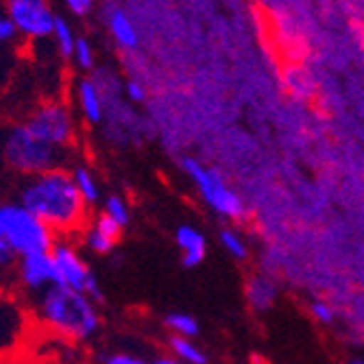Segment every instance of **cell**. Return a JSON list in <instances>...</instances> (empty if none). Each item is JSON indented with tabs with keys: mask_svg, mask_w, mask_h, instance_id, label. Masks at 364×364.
I'll return each mask as SVG.
<instances>
[{
	"mask_svg": "<svg viewBox=\"0 0 364 364\" xmlns=\"http://www.w3.org/2000/svg\"><path fill=\"white\" fill-rule=\"evenodd\" d=\"M14 198L44 220L57 238H75L90 223V208L81 198L68 166L18 179Z\"/></svg>",
	"mask_w": 364,
	"mask_h": 364,
	"instance_id": "obj_1",
	"label": "cell"
},
{
	"mask_svg": "<svg viewBox=\"0 0 364 364\" xmlns=\"http://www.w3.org/2000/svg\"><path fill=\"white\" fill-rule=\"evenodd\" d=\"M33 318L44 332L79 345L96 338L103 323L96 301L79 290L59 284L33 296Z\"/></svg>",
	"mask_w": 364,
	"mask_h": 364,
	"instance_id": "obj_2",
	"label": "cell"
},
{
	"mask_svg": "<svg viewBox=\"0 0 364 364\" xmlns=\"http://www.w3.org/2000/svg\"><path fill=\"white\" fill-rule=\"evenodd\" d=\"M65 155V151L40 140L24 122L11 124L0 136V164L18 179L63 168Z\"/></svg>",
	"mask_w": 364,
	"mask_h": 364,
	"instance_id": "obj_3",
	"label": "cell"
},
{
	"mask_svg": "<svg viewBox=\"0 0 364 364\" xmlns=\"http://www.w3.org/2000/svg\"><path fill=\"white\" fill-rule=\"evenodd\" d=\"M181 168L192 181L196 194L201 196V201L220 218L225 220H242L247 216V205L242 196L234 190L225 175L208 164H203L196 157H186L181 161Z\"/></svg>",
	"mask_w": 364,
	"mask_h": 364,
	"instance_id": "obj_4",
	"label": "cell"
},
{
	"mask_svg": "<svg viewBox=\"0 0 364 364\" xmlns=\"http://www.w3.org/2000/svg\"><path fill=\"white\" fill-rule=\"evenodd\" d=\"M3 238L18 257L50 253L57 242L55 231L16 198L3 201Z\"/></svg>",
	"mask_w": 364,
	"mask_h": 364,
	"instance_id": "obj_5",
	"label": "cell"
},
{
	"mask_svg": "<svg viewBox=\"0 0 364 364\" xmlns=\"http://www.w3.org/2000/svg\"><path fill=\"white\" fill-rule=\"evenodd\" d=\"M50 255L55 264V284L79 290L96 304L103 301V288L75 245V238H57Z\"/></svg>",
	"mask_w": 364,
	"mask_h": 364,
	"instance_id": "obj_6",
	"label": "cell"
},
{
	"mask_svg": "<svg viewBox=\"0 0 364 364\" xmlns=\"http://www.w3.org/2000/svg\"><path fill=\"white\" fill-rule=\"evenodd\" d=\"M40 140L68 153L77 140V122L70 107L61 101H48L33 109L22 120Z\"/></svg>",
	"mask_w": 364,
	"mask_h": 364,
	"instance_id": "obj_7",
	"label": "cell"
},
{
	"mask_svg": "<svg viewBox=\"0 0 364 364\" xmlns=\"http://www.w3.org/2000/svg\"><path fill=\"white\" fill-rule=\"evenodd\" d=\"M7 16L28 38L44 40L55 33L57 16L50 14L46 0H7Z\"/></svg>",
	"mask_w": 364,
	"mask_h": 364,
	"instance_id": "obj_8",
	"label": "cell"
},
{
	"mask_svg": "<svg viewBox=\"0 0 364 364\" xmlns=\"http://www.w3.org/2000/svg\"><path fill=\"white\" fill-rule=\"evenodd\" d=\"M55 284V264L50 253H36L18 257L16 286L26 294L38 296Z\"/></svg>",
	"mask_w": 364,
	"mask_h": 364,
	"instance_id": "obj_9",
	"label": "cell"
},
{
	"mask_svg": "<svg viewBox=\"0 0 364 364\" xmlns=\"http://www.w3.org/2000/svg\"><path fill=\"white\" fill-rule=\"evenodd\" d=\"M122 227L116 225L112 218H107L105 214L98 212L94 218H90V223L85 225V229L79 234L81 245L94 253V255H107L118 247V240L122 236Z\"/></svg>",
	"mask_w": 364,
	"mask_h": 364,
	"instance_id": "obj_10",
	"label": "cell"
},
{
	"mask_svg": "<svg viewBox=\"0 0 364 364\" xmlns=\"http://www.w3.org/2000/svg\"><path fill=\"white\" fill-rule=\"evenodd\" d=\"M77 105L87 124H101L105 118V92L96 79L83 77L77 81Z\"/></svg>",
	"mask_w": 364,
	"mask_h": 364,
	"instance_id": "obj_11",
	"label": "cell"
},
{
	"mask_svg": "<svg viewBox=\"0 0 364 364\" xmlns=\"http://www.w3.org/2000/svg\"><path fill=\"white\" fill-rule=\"evenodd\" d=\"M175 245L181 253V259L188 269H194L198 264H203L205 255H208V240L205 234L194 225H179L175 229Z\"/></svg>",
	"mask_w": 364,
	"mask_h": 364,
	"instance_id": "obj_12",
	"label": "cell"
},
{
	"mask_svg": "<svg viewBox=\"0 0 364 364\" xmlns=\"http://www.w3.org/2000/svg\"><path fill=\"white\" fill-rule=\"evenodd\" d=\"M245 294H247V301L255 312H269L275 304H277V296H279V288L277 282L271 275H264V273H255L247 279L245 284Z\"/></svg>",
	"mask_w": 364,
	"mask_h": 364,
	"instance_id": "obj_13",
	"label": "cell"
},
{
	"mask_svg": "<svg viewBox=\"0 0 364 364\" xmlns=\"http://www.w3.org/2000/svg\"><path fill=\"white\" fill-rule=\"evenodd\" d=\"M70 175H73V181L81 194V198L87 203V208H101L103 203V183L101 179H98V175L87 166V164H75V166H70Z\"/></svg>",
	"mask_w": 364,
	"mask_h": 364,
	"instance_id": "obj_14",
	"label": "cell"
},
{
	"mask_svg": "<svg viewBox=\"0 0 364 364\" xmlns=\"http://www.w3.org/2000/svg\"><path fill=\"white\" fill-rule=\"evenodd\" d=\"M109 33H112L114 42H116L120 48H124V50H134V48H138V42H140L138 31H136L134 22H131V20L127 18L124 11L114 9V11L109 14Z\"/></svg>",
	"mask_w": 364,
	"mask_h": 364,
	"instance_id": "obj_15",
	"label": "cell"
},
{
	"mask_svg": "<svg viewBox=\"0 0 364 364\" xmlns=\"http://www.w3.org/2000/svg\"><path fill=\"white\" fill-rule=\"evenodd\" d=\"M168 349H171V355L183 364H208V353L201 345L196 343V338L171 336Z\"/></svg>",
	"mask_w": 364,
	"mask_h": 364,
	"instance_id": "obj_16",
	"label": "cell"
},
{
	"mask_svg": "<svg viewBox=\"0 0 364 364\" xmlns=\"http://www.w3.org/2000/svg\"><path fill=\"white\" fill-rule=\"evenodd\" d=\"M218 242L231 257L238 259V262H245L249 257V242L242 236V231L236 227H229V225L223 227L218 231Z\"/></svg>",
	"mask_w": 364,
	"mask_h": 364,
	"instance_id": "obj_17",
	"label": "cell"
},
{
	"mask_svg": "<svg viewBox=\"0 0 364 364\" xmlns=\"http://www.w3.org/2000/svg\"><path fill=\"white\" fill-rule=\"evenodd\" d=\"M164 325L171 332V336H183V338H196L201 332L198 321L188 312H168L164 316Z\"/></svg>",
	"mask_w": 364,
	"mask_h": 364,
	"instance_id": "obj_18",
	"label": "cell"
},
{
	"mask_svg": "<svg viewBox=\"0 0 364 364\" xmlns=\"http://www.w3.org/2000/svg\"><path fill=\"white\" fill-rule=\"evenodd\" d=\"M101 214H105L107 218H112L116 225H120L122 229L129 225L131 220V208L127 203V198L122 194H105L103 203H101Z\"/></svg>",
	"mask_w": 364,
	"mask_h": 364,
	"instance_id": "obj_19",
	"label": "cell"
},
{
	"mask_svg": "<svg viewBox=\"0 0 364 364\" xmlns=\"http://www.w3.org/2000/svg\"><path fill=\"white\" fill-rule=\"evenodd\" d=\"M55 40H57V46H59V53L63 57H73L75 55V46H77V38L70 28V24L65 22L63 18H57L55 20Z\"/></svg>",
	"mask_w": 364,
	"mask_h": 364,
	"instance_id": "obj_20",
	"label": "cell"
},
{
	"mask_svg": "<svg viewBox=\"0 0 364 364\" xmlns=\"http://www.w3.org/2000/svg\"><path fill=\"white\" fill-rule=\"evenodd\" d=\"M16 267H18V255L3 238L0 240V277H11L16 282Z\"/></svg>",
	"mask_w": 364,
	"mask_h": 364,
	"instance_id": "obj_21",
	"label": "cell"
},
{
	"mask_svg": "<svg viewBox=\"0 0 364 364\" xmlns=\"http://www.w3.org/2000/svg\"><path fill=\"white\" fill-rule=\"evenodd\" d=\"M73 59L77 61V65H79L83 73H90L94 68V48H92L90 40H85V38H79L77 40Z\"/></svg>",
	"mask_w": 364,
	"mask_h": 364,
	"instance_id": "obj_22",
	"label": "cell"
},
{
	"mask_svg": "<svg viewBox=\"0 0 364 364\" xmlns=\"http://www.w3.org/2000/svg\"><path fill=\"white\" fill-rule=\"evenodd\" d=\"M310 312H312V316L321 325H332L336 321V308L329 304L327 299H314L310 304Z\"/></svg>",
	"mask_w": 364,
	"mask_h": 364,
	"instance_id": "obj_23",
	"label": "cell"
},
{
	"mask_svg": "<svg viewBox=\"0 0 364 364\" xmlns=\"http://www.w3.org/2000/svg\"><path fill=\"white\" fill-rule=\"evenodd\" d=\"M101 364H151V362L131 351H112L101 358Z\"/></svg>",
	"mask_w": 364,
	"mask_h": 364,
	"instance_id": "obj_24",
	"label": "cell"
},
{
	"mask_svg": "<svg viewBox=\"0 0 364 364\" xmlns=\"http://www.w3.org/2000/svg\"><path fill=\"white\" fill-rule=\"evenodd\" d=\"M124 96H127L134 105H142V103L146 101L149 92H146V85H144L142 81L131 79V81L124 83Z\"/></svg>",
	"mask_w": 364,
	"mask_h": 364,
	"instance_id": "obj_25",
	"label": "cell"
},
{
	"mask_svg": "<svg viewBox=\"0 0 364 364\" xmlns=\"http://www.w3.org/2000/svg\"><path fill=\"white\" fill-rule=\"evenodd\" d=\"M16 31H18V28H16V24L9 20V16L0 11V44L14 40V38H16Z\"/></svg>",
	"mask_w": 364,
	"mask_h": 364,
	"instance_id": "obj_26",
	"label": "cell"
},
{
	"mask_svg": "<svg viewBox=\"0 0 364 364\" xmlns=\"http://www.w3.org/2000/svg\"><path fill=\"white\" fill-rule=\"evenodd\" d=\"M65 5L75 16H85L92 7V0H65Z\"/></svg>",
	"mask_w": 364,
	"mask_h": 364,
	"instance_id": "obj_27",
	"label": "cell"
},
{
	"mask_svg": "<svg viewBox=\"0 0 364 364\" xmlns=\"http://www.w3.org/2000/svg\"><path fill=\"white\" fill-rule=\"evenodd\" d=\"M151 364H183V362H179V360H175L171 353L168 355H159V358H155Z\"/></svg>",
	"mask_w": 364,
	"mask_h": 364,
	"instance_id": "obj_28",
	"label": "cell"
},
{
	"mask_svg": "<svg viewBox=\"0 0 364 364\" xmlns=\"http://www.w3.org/2000/svg\"><path fill=\"white\" fill-rule=\"evenodd\" d=\"M0 240H3V201H0Z\"/></svg>",
	"mask_w": 364,
	"mask_h": 364,
	"instance_id": "obj_29",
	"label": "cell"
},
{
	"mask_svg": "<svg viewBox=\"0 0 364 364\" xmlns=\"http://www.w3.org/2000/svg\"><path fill=\"white\" fill-rule=\"evenodd\" d=\"M0 364H18V362L11 360V358H0Z\"/></svg>",
	"mask_w": 364,
	"mask_h": 364,
	"instance_id": "obj_30",
	"label": "cell"
},
{
	"mask_svg": "<svg viewBox=\"0 0 364 364\" xmlns=\"http://www.w3.org/2000/svg\"><path fill=\"white\" fill-rule=\"evenodd\" d=\"M347 364H364V360H362V358H353V360H349Z\"/></svg>",
	"mask_w": 364,
	"mask_h": 364,
	"instance_id": "obj_31",
	"label": "cell"
}]
</instances>
